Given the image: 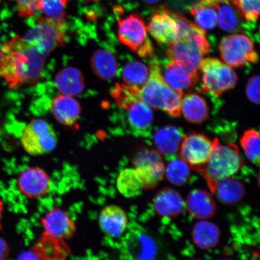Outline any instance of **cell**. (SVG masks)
Wrapping results in <instances>:
<instances>
[{
    "mask_svg": "<svg viewBox=\"0 0 260 260\" xmlns=\"http://www.w3.org/2000/svg\"><path fill=\"white\" fill-rule=\"evenodd\" d=\"M64 6L61 0H38V9L42 10L47 18L58 24L64 25Z\"/></svg>",
    "mask_w": 260,
    "mask_h": 260,
    "instance_id": "obj_34",
    "label": "cell"
},
{
    "mask_svg": "<svg viewBox=\"0 0 260 260\" xmlns=\"http://www.w3.org/2000/svg\"><path fill=\"white\" fill-rule=\"evenodd\" d=\"M57 140L54 128L43 119H35L29 122L20 137L22 147L32 155L53 151L57 145Z\"/></svg>",
    "mask_w": 260,
    "mask_h": 260,
    "instance_id": "obj_7",
    "label": "cell"
},
{
    "mask_svg": "<svg viewBox=\"0 0 260 260\" xmlns=\"http://www.w3.org/2000/svg\"><path fill=\"white\" fill-rule=\"evenodd\" d=\"M217 4H206L200 2L192 6L190 14L197 25L204 30H211L217 23Z\"/></svg>",
    "mask_w": 260,
    "mask_h": 260,
    "instance_id": "obj_28",
    "label": "cell"
},
{
    "mask_svg": "<svg viewBox=\"0 0 260 260\" xmlns=\"http://www.w3.org/2000/svg\"><path fill=\"white\" fill-rule=\"evenodd\" d=\"M246 95L251 102L257 104L259 103V77L253 76L250 79L246 85Z\"/></svg>",
    "mask_w": 260,
    "mask_h": 260,
    "instance_id": "obj_37",
    "label": "cell"
},
{
    "mask_svg": "<svg viewBox=\"0 0 260 260\" xmlns=\"http://www.w3.org/2000/svg\"><path fill=\"white\" fill-rule=\"evenodd\" d=\"M18 260H40L35 255L29 252L22 253L19 256Z\"/></svg>",
    "mask_w": 260,
    "mask_h": 260,
    "instance_id": "obj_39",
    "label": "cell"
},
{
    "mask_svg": "<svg viewBox=\"0 0 260 260\" xmlns=\"http://www.w3.org/2000/svg\"><path fill=\"white\" fill-rule=\"evenodd\" d=\"M219 140H211L203 134L194 132L184 136L180 148V156L192 170L203 171Z\"/></svg>",
    "mask_w": 260,
    "mask_h": 260,
    "instance_id": "obj_9",
    "label": "cell"
},
{
    "mask_svg": "<svg viewBox=\"0 0 260 260\" xmlns=\"http://www.w3.org/2000/svg\"><path fill=\"white\" fill-rule=\"evenodd\" d=\"M92 65L96 74L104 79H111L116 73V58L112 53L105 50L96 52L93 56Z\"/></svg>",
    "mask_w": 260,
    "mask_h": 260,
    "instance_id": "obj_30",
    "label": "cell"
},
{
    "mask_svg": "<svg viewBox=\"0 0 260 260\" xmlns=\"http://www.w3.org/2000/svg\"><path fill=\"white\" fill-rule=\"evenodd\" d=\"M125 211L116 205H109L100 213L99 223L102 232L108 237L118 239L124 234L128 225Z\"/></svg>",
    "mask_w": 260,
    "mask_h": 260,
    "instance_id": "obj_17",
    "label": "cell"
},
{
    "mask_svg": "<svg viewBox=\"0 0 260 260\" xmlns=\"http://www.w3.org/2000/svg\"><path fill=\"white\" fill-rule=\"evenodd\" d=\"M240 14L247 21L257 20L259 15V0H232Z\"/></svg>",
    "mask_w": 260,
    "mask_h": 260,
    "instance_id": "obj_35",
    "label": "cell"
},
{
    "mask_svg": "<svg viewBox=\"0 0 260 260\" xmlns=\"http://www.w3.org/2000/svg\"><path fill=\"white\" fill-rule=\"evenodd\" d=\"M3 212V204L2 201L0 200V229H1V221L2 218V214Z\"/></svg>",
    "mask_w": 260,
    "mask_h": 260,
    "instance_id": "obj_42",
    "label": "cell"
},
{
    "mask_svg": "<svg viewBox=\"0 0 260 260\" xmlns=\"http://www.w3.org/2000/svg\"><path fill=\"white\" fill-rule=\"evenodd\" d=\"M0 3H1V0H0Z\"/></svg>",
    "mask_w": 260,
    "mask_h": 260,
    "instance_id": "obj_47",
    "label": "cell"
},
{
    "mask_svg": "<svg viewBox=\"0 0 260 260\" xmlns=\"http://www.w3.org/2000/svg\"><path fill=\"white\" fill-rule=\"evenodd\" d=\"M199 69L202 73L204 92L219 96L236 85L237 76L235 71L217 58H204L201 61Z\"/></svg>",
    "mask_w": 260,
    "mask_h": 260,
    "instance_id": "obj_6",
    "label": "cell"
},
{
    "mask_svg": "<svg viewBox=\"0 0 260 260\" xmlns=\"http://www.w3.org/2000/svg\"><path fill=\"white\" fill-rule=\"evenodd\" d=\"M242 165L239 148L236 145L217 143L202 172L211 192L213 193L220 181L236 174Z\"/></svg>",
    "mask_w": 260,
    "mask_h": 260,
    "instance_id": "obj_4",
    "label": "cell"
},
{
    "mask_svg": "<svg viewBox=\"0 0 260 260\" xmlns=\"http://www.w3.org/2000/svg\"><path fill=\"white\" fill-rule=\"evenodd\" d=\"M47 52L36 45L26 43L21 37L15 38L3 45L0 61V78L11 88L32 84L41 79Z\"/></svg>",
    "mask_w": 260,
    "mask_h": 260,
    "instance_id": "obj_1",
    "label": "cell"
},
{
    "mask_svg": "<svg viewBox=\"0 0 260 260\" xmlns=\"http://www.w3.org/2000/svg\"><path fill=\"white\" fill-rule=\"evenodd\" d=\"M112 95L116 105L127 112L128 122L133 129L143 134L150 129L154 119L151 107L136 98L131 87L117 84Z\"/></svg>",
    "mask_w": 260,
    "mask_h": 260,
    "instance_id": "obj_5",
    "label": "cell"
},
{
    "mask_svg": "<svg viewBox=\"0 0 260 260\" xmlns=\"http://www.w3.org/2000/svg\"><path fill=\"white\" fill-rule=\"evenodd\" d=\"M240 144L244 152L250 161L256 165L259 164L260 139L259 133L255 129H248L243 133Z\"/></svg>",
    "mask_w": 260,
    "mask_h": 260,
    "instance_id": "obj_32",
    "label": "cell"
},
{
    "mask_svg": "<svg viewBox=\"0 0 260 260\" xmlns=\"http://www.w3.org/2000/svg\"><path fill=\"white\" fill-rule=\"evenodd\" d=\"M164 79L172 89L183 93L192 89L198 80V74L190 72L178 61L171 60L165 65Z\"/></svg>",
    "mask_w": 260,
    "mask_h": 260,
    "instance_id": "obj_18",
    "label": "cell"
},
{
    "mask_svg": "<svg viewBox=\"0 0 260 260\" xmlns=\"http://www.w3.org/2000/svg\"><path fill=\"white\" fill-rule=\"evenodd\" d=\"M157 251L154 240L141 229L131 231L123 240L122 252L125 260H155Z\"/></svg>",
    "mask_w": 260,
    "mask_h": 260,
    "instance_id": "obj_12",
    "label": "cell"
},
{
    "mask_svg": "<svg viewBox=\"0 0 260 260\" xmlns=\"http://www.w3.org/2000/svg\"><path fill=\"white\" fill-rule=\"evenodd\" d=\"M42 223L48 236L58 240L71 238L76 231V224L69 214L59 208L49 211Z\"/></svg>",
    "mask_w": 260,
    "mask_h": 260,
    "instance_id": "obj_16",
    "label": "cell"
},
{
    "mask_svg": "<svg viewBox=\"0 0 260 260\" xmlns=\"http://www.w3.org/2000/svg\"><path fill=\"white\" fill-rule=\"evenodd\" d=\"M206 34L205 30L195 24L186 38L169 45L167 56L183 64L191 73L198 74L201 61L210 51Z\"/></svg>",
    "mask_w": 260,
    "mask_h": 260,
    "instance_id": "obj_3",
    "label": "cell"
},
{
    "mask_svg": "<svg viewBox=\"0 0 260 260\" xmlns=\"http://www.w3.org/2000/svg\"><path fill=\"white\" fill-rule=\"evenodd\" d=\"M183 133L174 126L158 129L154 135V144L158 151L167 156L176 154L183 141Z\"/></svg>",
    "mask_w": 260,
    "mask_h": 260,
    "instance_id": "obj_23",
    "label": "cell"
},
{
    "mask_svg": "<svg viewBox=\"0 0 260 260\" xmlns=\"http://www.w3.org/2000/svg\"><path fill=\"white\" fill-rule=\"evenodd\" d=\"M219 49L222 59L231 67H243L258 59L252 41L245 35L228 36L221 41Z\"/></svg>",
    "mask_w": 260,
    "mask_h": 260,
    "instance_id": "obj_10",
    "label": "cell"
},
{
    "mask_svg": "<svg viewBox=\"0 0 260 260\" xmlns=\"http://www.w3.org/2000/svg\"><path fill=\"white\" fill-rule=\"evenodd\" d=\"M51 110L57 121L68 126L73 125L77 121L81 112L79 103L67 95L56 97L51 103Z\"/></svg>",
    "mask_w": 260,
    "mask_h": 260,
    "instance_id": "obj_21",
    "label": "cell"
},
{
    "mask_svg": "<svg viewBox=\"0 0 260 260\" xmlns=\"http://www.w3.org/2000/svg\"><path fill=\"white\" fill-rule=\"evenodd\" d=\"M9 254V248L5 240L0 237V260L7 259Z\"/></svg>",
    "mask_w": 260,
    "mask_h": 260,
    "instance_id": "obj_38",
    "label": "cell"
},
{
    "mask_svg": "<svg viewBox=\"0 0 260 260\" xmlns=\"http://www.w3.org/2000/svg\"><path fill=\"white\" fill-rule=\"evenodd\" d=\"M213 193L216 194L221 203L232 206L243 199L246 194V188L242 182L230 177L220 181Z\"/></svg>",
    "mask_w": 260,
    "mask_h": 260,
    "instance_id": "obj_25",
    "label": "cell"
},
{
    "mask_svg": "<svg viewBox=\"0 0 260 260\" xmlns=\"http://www.w3.org/2000/svg\"><path fill=\"white\" fill-rule=\"evenodd\" d=\"M135 170L144 190L153 189L164 180L165 167L158 151L149 149L140 154L135 161Z\"/></svg>",
    "mask_w": 260,
    "mask_h": 260,
    "instance_id": "obj_13",
    "label": "cell"
},
{
    "mask_svg": "<svg viewBox=\"0 0 260 260\" xmlns=\"http://www.w3.org/2000/svg\"><path fill=\"white\" fill-rule=\"evenodd\" d=\"M181 112L187 121L193 123L206 121L209 115L206 100L195 93L188 94L182 99Z\"/></svg>",
    "mask_w": 260,
    "mask_h": 260,
    "instance_id": "obj_24",
    "label": "cell"
},
{
    "mask_svg": "<svg viewBox=\"0 0 260 260\" xmlns=\"http://www.w3.org/2000/svg\"><path fill=\"white\" fill-rule=\"evenodd\" d=\"M143 1L149 5H154L160 2V0H143Z\"/></svg>",
    "mask_w": 260,
    "mask_h": 260,
    "instance_id": "obj_41",
    "label": "cell"
},
{
    "mask_svg": "<svg viewBox=\"0 0 260 260\" xmlns=\"http://www.w3.org/2000/svg\"><path fill=\"white\" fill-rule=\"evenodd\" d=\"M188 260H202V259H188Z\"/></svg>",
    "mask_w": 260,
    "mask_h": 260,
    "instance_id": "obj_45",
    "label": "cell"
},
{
    "mask_svg": "<svg viewBox=\"0 0 260 260\" xmlns=\"http://www.w3.org/2000/svg\"><path fill=\"white\" fill-rule=\"evenodd\" d=\"M150 69L138 61H131L125 64L122 71L123 80L125 85L140 89L148 81Z\"/></svg>",
    "mask_w": 260,
    "mask_h": 260,
    "instance_id": "obj_27",
    "label": "cell"
},
{
    "mask_svg": "<svg viewBox=\"0 0 260 260\" xmlns=\"http://www.w3.org/2000/svg\"><path fill=\"white\" fill-rule=\"evenodd\" d=\"M217 21L220 27L226 31H236L240 27V18L238 10L229 2L217 3Z\"/></svg>",
    "mask_w": 260,
    "mask_h": 260,
    "instance_id": "obj_29",
    "label": "cell"
},
{
    "mask_svg": "<svg viewBox=\"0 0 260 260\" xmlns=\"http://www.w3.org/2000/svg\"><path fill=\"white\" fill-rule=\"evenodd\" d=\"M61 1L63 2V3H64V5H67V3L68 2V0H61Z\"/></svg>",
    "mask_w": 260,
    "mask_h": 260,
    "instance_id": "obj_44",
    "label": "cell"
},
{
    "mask_svg": "<svg viewBox=\"0 0 260 260\" xmlns=\"http://www.w3.org/2000/svg\"><path fill=\"white\" fill-rule=\"evenodd\" d=\"M63 25L47 17H42L21 38L26 43L36 45L50 54L64 44Z\"/></svg>",
    "mask_w": 260,
    "mask_h": 260,
    "instance_id": "obj_11",
    "label": "cell"
},
{
    "mask_svg": "<svg viewBox=\"0 0 260 260\" xmlns=\"http://www.w3.org/2000/svg\"><path fill=\"white\" fill-rule=\"evenodd\" d=\"M153 204L158 215L169 219L177 218L183 212L184 207L180 193L169 187L161 189L155 194Z\"/></svg>",
    "mask_w": 260,
    "mask_h": 260,
    "instance_id": "obj_19",
    "label": "cell"
},
{
    "mask_svg": "<svg viewBox=\"0 0 260 260\" xmlns=\"http://www.w3.org/2000/svg\"><path fill=\"white\" fill-rule=\"evenodd\" d=\"M118 35L120 42L140 57H146L153 52V47L147 35V27L139 15L133 14L118 22Z\"/></svg>",
    "mask_w": 260,
    "mask_h": 260,
    "instance_id": "obj_8",
    "label": "cell"
},
{
    "mask_svg": "<svg viewBox=\"0 0 260 260\" xmlns=\"http://www.w3.org/2000/svg\"><path fill=\"white\" fill-rule=\"evenodd\" d=\"M223 260H230V259H223Z\"/></svg>",
    "mask_w": 260,
    "mask_h": 260,
    "instance_id": "obj_46",
    "label": "cell"
},
{
    "mask_svg": "<svg viewBox=\"0 0 260 260\" xmlns=\"http://www.w3.org/2000/svg\"><path fill=\"white\" fill-rule=\"evenodd\" d=\"M165 175L172 184L183 186L189 180L190 167L181 158L172 159L165 167Z\"/></svg>",
    "mask_w": 260,
    "mask_h": 260,
    "instance_id": "obj_31",
    "label": "cell"
},
{
    "mask_svg": "<svg viewBox=\"0 0 260 260\" xmlns=\"http://www.w3.org/2000/svg\"><path fill=\"white\" fill-rule=\"evenodd\" d=\"M116 185L119 193L128 198L139 197L144 190L135 168H125L121 171L117 178Z\"/></svg>",
    "mask_w": 260,
    "mask_h": 260,
    "instance_id": "obj_26",
    "label": "cell"
},
{
    "mask_svg": "<svg viewBox=\"0 0 260 260\" xmlns=\"http://www.w3.org/2000/svg\"><path fill=\"white\" fill-rule=\"evenodd\" d=\"M206 4H217V3L232 2V0H201Z\"/></svg>",
    "mask_w": 260,
    "mask_h": 260,
    "instance_id": "obj_40",
    "label": "cell"
},
{
    "mask_svg": "<svg viewBox=\"0 0 260 260\" xmlns=\"http://www.w3.org/2000/svg\"><path fill=\"white\" fill-rule=\"evenodd\" d=\"M191 238L198 248L203 250L210 249L219 243L220 231L216 224L207 220H200L193 227Z\"/></svg>",
    "mask_w": 260,
    "mask_h": 260,
    "instance_id": "obj_22",
    "label": "cell"
},
{
    "mask_svg": "<svg viewBox=\"0 0 260 260\" xmlns=\"http://www.w3.org/2000/svg\"><path fill=\"white\" fill-rule=\"evenodd\" d=\"M18 186L19 191L25 197L34 199L43 197L48 193L50 180L48 174L42 169L30 168L19 175Z\"/></svg>",
    "mask_w": 260,
    "mask_h": 260,
    "instance_id": "obj_15",
    "label": "cell"
},
{
    "mask_svg": "<svg viewBox=\"0 0 260 260\" xmlns=\"http://www.w3.org/2000/svg\"><path fill=\"white\" fill-rule=\"evenodd\" d=\"M188 213L194 218L208 220L216 213V204L212 195L208 191L194 189L188 193L186 200Z\"/></svg>",
    "mask_w": 260,
    "mask_h": 260,
    "instance_id": "obj_20",
    "label": "cell"
},
{
    "mask_svg": "<svg viewBox=\"0 0 260 260\" xmlns=\"http://www.w3.org/2000/svg\"><path fill=\"white\" fill-rule=\"evenodd\" d=\"M57 84L65 95L77 94L82 90V80L80 74L74 69H67L58 76Z\"/></svg>",
    "mask_w": 260,
    "mask_h": 260,
    "instance_id": "obj_33",
    "label": "cell"
},
{
    "mask_svg": "<svg viewBox=\"0 0 260 260\" xmlns=\"http://www.w3.org/2000/svg\"><path fill=\"white\" fill-rule=\"evenodd\" d=\"M149 79L141 88L132 87L135 95L153 108L162 110L172 117L181 115L183 94L172 89L162 77L160 65L151 61Z\"/></svg>",
    "mask_w": 260,
    "mask_h": 260,
    "instance_id": "obj_2",
    "label": "cell"
},
{
    "mask_svg": "<svg viewBox=\"0 0 260 260\" xmlns=\"http://www.w3.org/2000/svg\"><path fill=\"white\" fill-rule=\"evenodd\" d=\"M252 260H256V259H252Z\"/></svg>",
    "mask_w": 260,
    "mask_h": 260,
    "instance_id": "obj_48",
    "label": "cell"
},
{
    "mask_svg": "<svg viewBox=\"0 0 260 260\" xmlns=\"http://www.w3.org/2000/svg\"><path fill=\"white\" fill-rule=\"evenodd\" d=\"M17 3L19 15L22 18L34 15L38 10V0H14Z\"/></svg>",
    "mask_w": 260,
    "mask_h": 260,
    "instance_id": "obj_36",
    "label": "cell"
},
{
    "mask_svg": "<svg viewBox=\"0 0 260 260\" xmlns=\"http://www.w3.org/2000/svg\"><path fill=\"white\" fill-rule=\"evenodd\" d=\"M179 14L162 8L151 16L147 30L158 44L170 45L178 40Z\"/></svg>",
    "mask_w": 260,
    "mask_h": 260,
    "instance_id": "obj_14",
    "label": "cell"
},
{
    "mask_svg": "<svg viewBox=\"0 0 260 260\" xmlns=\"http://www.w3.org/2000/svg\"><path fill=\"white\" fill-rule=\"evenodd\" d=\"M3 56V45L0 42V61L2 60Z\"/></svg>",
    "mask_w": 260,
    "mask_h": 260,
    "instance_id": "obj_43",
    "label": "cell"
}]
</instances>
